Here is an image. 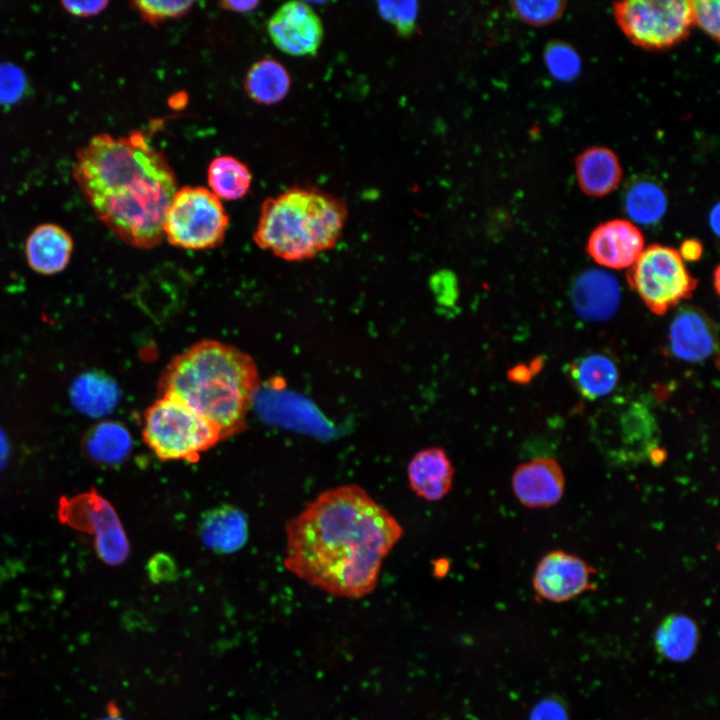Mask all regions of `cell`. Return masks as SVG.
Listing matches in <instances>:
<instances>
[{"mask_svg":"<svg viewBox=\"0 0 720 720\" xmlns=\"http://www.w3.org/2000/svg\"><path fill=\"white\" fill-rule=\"evenodd\" d=\"M627 280L648 309L657 315L665 314L689 298L697 286L679 252L658 244L642 251L629 267Z\"/></svg>","mask_w":720,"mask_h":720,"instance_id":"8","label":"cell"},{"mask_svg":"<svg viewBox=\"0 0 720 720\" xmlns=\"http://www.w3.org/2000/svg\"><path fill=\"white\" fill-rule=\"evenodd\" d=\"M210 191L219 199L237 200L249 190L252 175L249 168L232 156H219L208 167Z\"/></svg>","mask_w":720,"mask_h":720,"instance_id":"24","label":"cell"},{"mask_svg":"<svg viewBox=\"0 0 720 720\" xmlns=\"http://www.w3.org/2000/svg\"><path fill=\"white\" fill-rule=\"evenodd\" d=\"M73 177L99 220L122 241L150 249L164 239L177 181L142 132L93 136L77 152Z\"/></svg>","mask_w":720,"mask_h":720,"instance_id":"2","label":"cell"},{"mask_svg":"<svg viewBox=\"0 0 720 720\" xmlns=\"http://www.w3.org/2000/svg\"><path fill=\"white\" fill-rule=\"evenodd\" d=\"M229 225L220 199L204 187L186 186L175 193L163 224L164 238L188 250L218 247Z\"/></svg>","mask_w":720,"mask_h":720,"instance_id":"6","label":"cell"},{"mask_svg":"<svg viewBox=\"0 0 720 720\" xmlns=\"http://www.w3.org/2000/svg\"><path fill=\"white\" fill-rule=\"evenodd\" d=\"M518 501L528 508H547L557 504L565 490L561 465L550 457H539L518 465L511 478Z\"/></svg>","mask_w":720,"mask_h":720,"instance_id":"12","label":"cell"},{"mask_svg":"<svg viewBox=\"0 0 720 720\" xmlns=\"http://www.w3.org/2000/svg\"><path fill=\"white\" fill-rule=\"evenodd\" d=\"M693 24H697L714 41L719 40V1H691Z\"/></svg>","mask_w":720,"mask_h":720,"instance_id":"31","label":"cell"},{"mask_svg":"<svg viewBox=\"0 0 720 720\" xmlns=\"http://www.w3.org/2000/svg\"><path fill=\"white\" fill-rule=\"evenodd\" d=\"M709 224L711 225L714 233H719V205L716 204L710 213Z\"/></svg>","mask_w":720,"mask_h":720,"instance_id":"37","label":"cell"},{"mask_svg":"<svg viewBox=\"0 0 720 720\" xmlns=\"http://www.w3.org/2000/svg\"><path fill=\"white\" fill-rule=\"evenodd\" d=\"M617 23L636 46L664 50L684 40L693 26L691 1L629 0L613 4Z\"/></svg>","mask_w":720,"mask_h":720,"instance_id":"7","label":"cell"},{"mask_svg":"<svg viewBox=\"0 0 720 720\" xmlns=\"http://www.w3.org/2000/svg\"><path fill=\"white\" fill-rule=\"evenodd\" d=\"M575 170L582 192L597 198L614 191L623 174L617 155L604 146H593L582 151L575 160Z\"/></svg>","mask_w":720,"mask_h":720,"instance_id":"18","label":"cell"},{"mask_svg":"<svg viewBox=\"0 0 720 720\" xmlns=\"http://www.w3.org/2000/svg\"><path fill=\"white\" fill-rule=\"evenodd\" d=\"M511 6L523 22L533 26H543L556 21L562 15L566 2L561 0L513 1Z\"/></svg>","mask_w":720,"mask_h":720,"instance_id":"28","label":"cell"},{"mask_svg":"<svg viewBox=\"0 0 720 720\" xmlns=\"http://www.w3.org/2000/svg\"><path fill=\"white\" fill-rule=\"evenodd\" d=\"M714 284H715V290L718 293L719 291V268L717 267L714 272Z\"/></svg>","mask_w":720,"mask_h":720,"instance_id":"38","label":"cell"},{"mask_svg":"<svg viewBox=\"0 0 720 720\" xmlns=\"http://www.w3.org/2000/svg\"><path fill=\"white\" fill-rule=\"evenodd\" d=\"M289 88V73L281 63L269 58L254 63L245 78L248 96L259 104L271 105L281 101Z\"/></svg>","mask_w":720,"mask_h":720,"instance_id":"23","label":"cell"},{"mask_svg":"<svg viewBox=\"0 0 720 720\" xmlns=\"http://www.w3.org/2000/svg\"><path fill=\"white\" fill-rule=\"evenodd\" d=\"M10 455V444L5 433L0 429V469H2Z\"/></svg>","mask_w":720,"mask_h":720,"instance_id":"36","label":"cell"},{"mask_svg":"<svg viewBox=\"0 0 720 720\" xmlns=\"http://www.w3.org/2000/svg\"><path fill=\"white\" fill-rule=\"evenodd\" d=\"M348 219L346 202L312 187H294L264 200L253 239L287 261H303L333 249Z\"/></svg>","mask_w":720,"mask_h":720,"instance_id":"4","label":"cell"},{"mask_svg":"<svg viewBox=\"0 0 720 720\" xmlns=\"http://www.w3.org/2000/svg\"><path fill=\"white\" fill-rule=\"evenodd\" d=\"M716 330L708 316L694 307L682 308L669 327V346L678 359L701 362L715 351Z\"/></svg>","mask_w":720,"mask_h":720,"instance_id":"15","label":"cell"},{"mask_svg":"<svg viewBox=\"0 0 720 720\" xmlns=\"http://www.w3.org/2000/svg\"><path fill=\"white\" fill-rule=\"evenodd\" d=\"M402 535L398 520L365 489L342 485L320 493L289 521L284 563L328 594L361 598L377 586Z\"/></svg>","mask_w":720,"mask_h":720,"instance_id":"1","label":"cell"},{"mask_svg":"<svg viewBox=\"0 0 720 720\" xmlns=\"http://www.w3.org/2000/svg\"><path fill=\"white\" fill-rule=\"evenodd\" d=\"M193 4V1L186 0H141L132 2V5L141 18L153 25L167 19L178 18L185 15Z\"/></svg>","mask_w":720,"mask_h":720,"instance_id":"29","label":"cell"},{"mask_svg":"<svg viewBox=\"0 0 720 720\" xmlns=\"http://www.w3.org/2000/svg\"><path fill=\"white\" fill-rule=\"evenodd\" d=\"M667 202L666 193L659 184L651 180H639L628 188L624 208L634 222L651 225L662 219Z\"/></svg>","mask_w":720,"mask_h":720,"instance_id":"25","label":"cell"},{"mask_svg":"<svg viewBox=\"0 0 720 720\" xmlns=\"http://www.w3.org/2000/svg\"><path fill=\"white\" fill-rule=\"evenodd\" d=\"M545 64L551 75L561 81L575 79L581 70L577 51L564 41H551L544 51Z\"/></svg>","mask_w":720,"mask_h":720,"instance_id":"27","label":"cell"},{"mask_svg":"<svg viewBox=\"0 0 720 720\" xmlns=\"http://www.w3.org/2000/svg\"><path fill=\"white\" fill-rule=\"evenodd\" d=\"M455 470L446 451L428 447L418 451L407 467L411 490L420 498L435 502L442 500L453 487Z\"/></svg>","mask_w":720,"mask_h":720,"instance_id":"16","label":"cell"},{"mask_svg":"<svg viewBox=\"0 0 720 720\" xmlns=\"http://www.w3.org/2000/svg\"><path fill=\"white\" fill-rule=\"evenodd\" d=\"M697 644V627L684 615L668 616L656 633V646L668 659L683 661L694 652Z\"/></svg>","mask_w":720,"mask_h":720,"instance_id":"26","label":"cell"},{"mask_svg":"<svg viewBox=\"0 0 720 720\" xmlns=\"http://www.w3.org/2000/svg\"><path fill=\"white\" fill-rule=\"evenodd\" d=\"M644 250V238L638 227L624 219H613L591 233L587 251L598 264L611 268L631 267Z\"/></svg>","mask_w":720,"mask_h":720,"instance_id":"13","label":"cell"},{"mask_svg":"<svg viewBox=\"0 0 720 720\" xmlns=\"http://www.w3.org/2000/svg\"><path fill=\"white\" fill-rule=\"evenodd\" d=\"M258 1H223L220 3L223 9L235 11V12H247L255 9L258 6Z\"/></svg>","mask_w":720,"mask_h":720,"instance_id":"35","label":"cell"},{"mask_svg":"<svg viewBox=\"0 0 720 720\" xmlns=\"http://www.w3.org/2000/svg\"><path fill=\"white\" fill-rule=\"evenodd\" d=\"M595 573L582 558L555 550L541 558L534 572L533 588L539 598L562 603L593 589Z\"/></svg>","mask_w":720,"mask_h":720,"instance_id":"10","label":"cell"},{"mask_svg":"<svg viewBox=\"0 0 720 720\" xmlns=\"http://www.w3.org/2000/svg\"><path fill=\"white\" fill-rule=\"evenodd\" d=\"M83 447L87 456L103 465L123 462L132 450V438L120 423L104 421L93 426L85 435Z\"/></svg>","mask_w":720,"mask_h":720,"instance_id":"21","label":"cell"},{"mask_svg":"<svg viewBox=\"0 0 720 720\" xmlns=\"http://www.w3.org/2000/svg\"><path fill=\"white\" fill-rule=\"evenodd\" d=\"M567 369L577 391L588 400L610 394L619 378L615 361L603 353L582 356L571 362Z\"/></svg>","mask_w":720,"mask_h":720,"instance_id":"20","label":"cell"},{"mask_svg":"<svg viewBox=\"0 0 720 720\" xmlns=\"http://www.w3.org/2000/svg\"><path fill=\"white\" fill-rule=\"evenodd\" d=\"M267 29L275 46L292 56L314 55L324 34L317 13L301 1L280 6L269 19Z\"/></svg>","mask_w":720,"mask_h":720,"instance_id":"11","label":"cell"},{"mask_svg":"<svg viewBox=\"0 0 720 720\" xmlns=\"http://www.w3.org/2000/svg\"><path fill=\"white\" fill-rule=\"evenodd\" d=\"M200 537L204 545L213 551L235 552L245 544L248 537L246 517L233 506L215 508L203 517Z\"/></svg>","mask_w":720,"mask_h":720,"instance_id":"19","label":"cell"},{"mask_svg":"<svg viewBox=\"0 0 720 720\" xmlns=\"http://www.w3.org/2000/svg\"><path fill=\"white\" fill-rule=\"evenodd\" d=\"M73 251L71 235L62 227L45 223L29 234L25 243V256L30 268L43 275L63 271Z\"/></svg>","mask_w":720,"mask_h":720,"instance_id":"17","label":"cell"},{"mask_svg":"<svg viewBox=\"0 0 720 720\" xmlns=\"http://www.w3.org/2000/svg\"><path fill=\"white\" fill-rule=\"evenodd\" d=\"M158 387L160 395L178 398L212 423L226 440L246 429L260 377L248 353L205 339L170 360Z\"/></svg>","mask_w":720,"mask_h":720,"instance_id":"3","label":"cell"},{"mask_svg":"<svg viewBox=\"0 0 720 720\" xmlns=\"http://www.w3.org/2000/svg\"><path fill=\"white\" fill-rule=\"evenodd\" d=\"M531 720H566V713L559 703L547 700L534 709Z\"/></svg>","mask_w":720,"mask_h":720,"instance_id":"33","label":"cell"},{"mask_svg":"<svg viewBox=\"0 0 720 720\" xmlns=\"http://www.w3.org/2000/svg\"><path fill=\"white\" fill-rule=\"evenodd\" d=\"M63 7L70 14L78 17H89L100 13L108 5L107 1H64Z\"/></svg>","mask_w":720,"mask_h":720,"instance_id":"32","label":"cell"},{"mask_svg":"<svg viewBox=\"0 0 720 720\" xmlns=\"http://www.w3.org/2000/svg\"><path fill=\"white\" fill-rule=\"evenodd\" d=\"M702 251V245L699 241L694 239H688L682 243L680 251L678 252L682 259L695 261L701 257Z\"/></svg>","mask_w":720,"mask_h":720,"instance_id":"34","label":"cell"},{"mask_svg":"<svg viewBox=\"0 0 720 720\" xmlns=\"http://www.w3.org/2000/svg\"><path fill=\"white\" fill-rule=\"evenodd\" d=\"M59 517L69 526L94 535L98 556L109 565L123 563L129 542L113 506L95 491L63 498Z\"/></svg>","mask_w":720,"mask_h":720,"instance_id":"9","label":"cell"},{"mask_svg":"<svg viewBox=\"0 0 720 720\" xmlns=\"http://www.w3.org/2000/svg\"><path fill=\"white\" fill-rule=\"evenodd\" d=\"M119 392L116 384L108 377L96 372L78 377L71 388L74 407L89 417H101L116 406Z\"/></svg>","mask_w":720,"mask_h":720,"instance_id":"22","label":"cell"},{"mask_svg":"<svg viewBox=\"0 0 720 720\" xmlns=\"http://www.w3.org/2000/svg\"><path fill=\"white\" fill-rule=\"evenodd\" d=\"M381 15L391 22L403 35L414 30L417 17L415 1H382L378 3Z\"/></svg>","mask_w":720,"mask_h":720,"instance_id":"30","label":"cell"},{"mask_svg":"<svg viewBox=\"0 0 720 720\" xmlns=\"http://www.w3.org/2000/svg\"><path fill=\"white\" fill-rule=\"evenodd\" d=\"M100 720H124L119 716L118 713H110L109 716L102 718Z\"/></svg>","mask_w":720,"mask_h":720,"instance_id":"39","label":"cell"},{"mask_svg":"<svg viewBox=\"0 0 720 720\" xmlns=\"http://www.w3.org/2000/svg\"><path fill=\"white\" fill-rule=\"evenodd\" d=\"M142 435L163 461L196 462L222 441L212 423L169 394H161L144 412Z\"/></svg>","mask_w":720,"mask_h":720,"instance_id":"5","label":"cell"},{"mask_svg":"<svg viewBox=\"0 0 720 720\" xmlns=\"http://www.w3.org/2000/svg\"><path fill=\"white\" fill-rule=\"evenodd\" d=\"M570 299L581 318L605 320L616 312L620 304V285L613 274L601 269H589L573 281Z\"/></svg>","mask_w":720,"mask_h":720,"instance_id":"14","label":"cell"}]
</instances>
